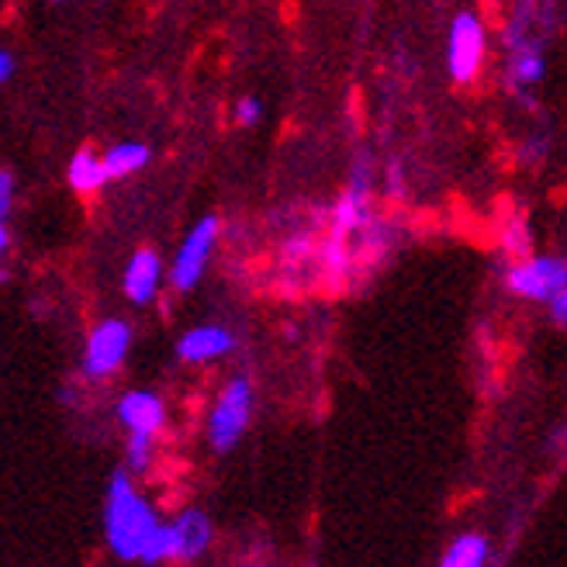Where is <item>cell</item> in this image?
<instances>
[{
    "label": "cell",
    "instance_id": "cell-1",
    "mask_svg": "<svg viewBox=\"0 0 567 567\" xmlns=\"http://www.w3.org/2000/svg\"><path fill=\"white\" fill-rule=\"evenodd\" d=\"M159 529L156 508L132 488L128 471H115L107 485V505H104V533L107 547L122 560H138L146 550L150 536Z\"/></svg>",
    "mask_w": 567,
    "mask_h": 567
},
{
    "label": "cell",
    "instance_id": "cell-2",
    "mask_svg": "<svg viewBox=\"0 0 567 567\" xmlns=\"http://www.w3.org/2000/svg\"><path fill=\"white\" fill-rule=\"evenodd\" d=\"M488 63V24L477 11H457L446 32V73L457 87H474Z\"/></svg>",
    "mask_w": 567,
    "mask_h": 567
},
{
    "label": "cell",
    "instance_id": "cell-3",
    "mask_svg": "<svg viewBox=\"0 0 567 567\" xmlns=\"http://www.w3.org/2000/svg\"><path fill=\"white\" fill-rule=\"evenodd\" d=\"M371 194H374V174H371V159L360 156L350 169V181L343 197L332 208V239L350 243V236H360L374 225L371 212Z\"/></svg>",
    "mask_w": 567,
    "mask_h": 567
},
{
    "label": "cell",
    "instance_id": "cell-4",
    "mask_svg": "<svg viewBox=\"0 0 567 567\" xmlns=\"http://www.w3.org/2000/svg\"><path fill=\"white\" fill-rule=\"evenodd\" d=\"M505 288L526 301H550L560 288H567V260L544 252V257H523L505 270Z\"/></svg>",
    "mask_w": 567,
    "mask_h": 567
},
{
    "label": "cell",
    "instance_id": "cell-5",
    "mask_svg": "<svg viewBox=\"0 0 567 567\" xmlns=\"http://www.w3.org/2000/svg\"><path fill=\"white\" fill-rule=\"evenodd\" d=\"M249 412H252V384L246 378H233L218 394L212 419H208V440L218 453L233 450L239 443V436L249 425Z\"/></svg>",
    "mask_w": 567,
    "mask_h": 567
},
{
    "label": "cell",
    "instance_id": "cell-6",
    "mask_svg": "<svg viewBox=\"0 0 567 567\" xmlns=\"http://www.w3.org/2000/svg\"><path fill=\"white\" fill-rule=\"evenodd\" d=\"M132 350V326L122 319H104L91 329L87 347H83V374L101 381L115 374Z\"/></svg>",
    "mask_w": 567,
    "mask_h": 567
},
{
    "label": "cell",
    "instance_id": "cell-7",
    "mask_svg": "<svg viewBox=\"0 0 567 567\" xmlns=\"http://www.w3.org/2000/svg\"><path fill=\"white\" fill-rule=\"evenodd\" d=\"M218 246V218L215 215H205L202 221L194 225V229L184 236L177 257H174V267H169V280H174L177 291H190L197 288V280L205 277L208 264H212V252Z\"/></svg>",
    "mask_w": 567,
    "mask_h": 567
},
{
    "label": "cell",
    "instance_id": "cell-8",
    "mask_svg": "<svg viewBox=\"0 0 567 567\" xmlns=\"http://www.w3.org/2000/svg\"><path fill=\"white\" fill-rule=\"evenodd\" d=\"M159 284H163V260L156 249H135L132 260L125 267L122 277V288L128 295L132 305H150L159 295Z\"/></svg>",
    "mask_w": 567,
    "mask_h": 567
},
{
    "label": "cell",
    "instance_id": "cell-9",
    "mask_svg": "<svg viewBox=\"0 0 567 567\" xmlns=\"http://www.w3.org/2000/svg\"><path fill=\"white\" fill-rule=\"evenodd\" d=\"M236 347V336L225 329V326H194L181 336L177 343V357L184 363H208V360H218L225 353H233Z\"/></svg>",
    "mask_w": 567,
    "mask_h": 567
},
{
    "label": "cell",
    "instance_id": "cell-10",
    "mask_svg": "<svg viewBox=\"0 0 567 567\" xmlns=\"http://www.w3.org/2000/svg\"><path fill=\"white\" fill-rule=\"evenodd\" d=\"M212 523L202 508H187V513L169 526V557L174 560H194L208 550Z\"/></svg>",
    "mask_w": 567,
    "mask_h": 567
},
{
    "label": "cell",
    "instance_id": "cell-11",
    "mask_svg": "<svg viewBox=\"0 0 567 567\" xmlns=\"http://www.w3.org/2000/svg\"><path fill=\"white\" fill-rule=\"evenodd\" d=\"M118 419L128 425V433H142V436H156L166 422L159 394L153 391H128L118 402Z\"/></svg>",
    "mask_w": 567,
    "mask_h": 567
},
{
    "label": "cell",
    "instance_id": "cell-12",
    "mask_svg": "<svg viewBox=\"0 0 567 567\" xmlns=\"http://www.w3.org/2000/svg\"><path fill=\"white\" fill-rule=\"evenodd\" d=\"M66 181L76 194H94L101 190L111 177H107V166H104V156L94 153V150H80L73 153L70 166H66Z\"/></svg>",
    "mask_w": 567,
    "mask_h": 567
},
{
    "label": "cell",
    "instance_id": "cell-13",
    "mask_svg": "<svg viewBox=\"0 0 567 567\" xmlns=\"http://www.w3.org/2000/svg\"><path fill=\"white\" fill-rule=\"evenodd\" d=\"M104 156V166H107V177L118 181V177H132L138 169H146L150 159H153V150L146 142H118V146H111Z\"/></svg>",
    "mask_w": 567,
    "mask_h": 567
},
{
    "label": "cell",
    "instance_id": "cell-14",
    "mask_svg": "<svg viewBox=\"0 0 567 567\" xmlns=\"http://www.w3.org/2000/svg\"><path fill=\"white\" fill-rule=\"evenodd\" d=\"M485 560H488V540H485V536L464 533L446 547L440 567H485Z\"/></svg>",
    "mask_w": 567,
    "mask_h": 567
},
{
    "label": "cell",
    "instance_id": "cell-15",
    "mask_svg": "<svg viewBox=\"0 0 567 567\" xmlns=\"http://www.w3.org/2000/svg\"><path fill=\"white\" fill-rule=\"evenodd\" d=\"M505 252L508 257H529V229H526V221L523 218H513L505 225Z\"/></svg>",
    "mask_w": 567,
    "mask_h": 567
},
{
    "label": "cell",
    "instance_id": "cell-16",
    "mask_svg": "<svg viewBox=\"0 0 567 567\" xmlns=\"http://www.w3.org/2000/svg\"><path fill=\"white\" fill-rule=\"evenodd\" d=\"M153 440L156 436H142V433L128 436V467L132 471H146L150 467V461H153Z\"/></svg>",
    "mask_w": 567,
    "mask_h": 567
},
{
    "label": "cell",
    "instance_id": "cell-17",
    "mask_svg": "<svg viewBox=\"0 0 567 567\" xmlns=\"http://www.w3.org/2000/svg\"><path fill=\"white\" fill-rule=\"evenodd\" d=\"M260 118H264V101L260 97H239L236 101V125H243V128H252V125H260Z\"/></svg>",
    "mask_w": 567,
    "mask_h": 567
},
{
    "label": "cell",
    "instance_id": "cell-18",
    "mask_svg": "<svg viewBox=\"0 0 567 567\" xmlns=\"http://www.w3.org/2000/svg\"><path fill=\"white\" fill-rule=\"evenodd\" d=\"M14 194H18V181L11 169H0V221H8L11 208H14Z\"/></svg>",
    "mask_w": 567,
    "mask_h": 567
},
{
    "label": "cell",
    "instance_id": "cell-19",
    "mask_svg": "<svg viewBox=\"0 0 567 567\" xmlns=\"http://www.w3.org/2000/svg\"><path fill=\"white\" fill-rule=\"evenodd\" d=\"M547 150H550V138L547 135H533V138H526V146L519 150V159L523 163H540L547 156Z\"/></svg>",
    "mask_w": 567,
    "mask_h": 567
},
{
    "label": "cell",
    "instance_id": "cell-20",
    "mask_svg": "<svg viewBox=\"0 0 567 567\" xmlns=\"http://www.w3.org/2000/svg\"><path fill=\"white\" fill-rule=\"evenodd\" d=\"M547 311L557 326H567V288H560L550 301H547Z\"/></svg>",
    "mask_w": 567,
    "mask_h": 567
},
{
    "label": "cell",
    "instance_id": "cell-21",
    "mask_svg": "<svg viewBox=\"0 0 567 567\" xmlns=\"http://www.w3.org/2000/svg\"><path fill=\"white\" fill-rule=\"evenodd\" d=\"M14 70H18V60H14V52L0 49V83H11Z\"/></svg>",
    "mask_w": 567,
    "mask_h": 567
},
{
    "label": "cell",
    "instance_id": "cell-22",
    "mask_svg": "<svg viewBox=\"0 0 567 567\" xmlns=\"http://www.w3.org/2000/svg\"><path fill=\"white\" fill-rule=\"evenodd\" d=\"M8 246H11V233H8V221H0V260L8 257Z\"/></svg>",
    "mask_w": 567,
    "mask_h": 567
},
{
    "label": "cell",
    "instance_id": "cell-23",
    "mask_svg": "<svg viewBox=\"0 0 567 567\" xmlns=\"http://www.w3.org/2000/svg\"><path fill=\"white\" fill-rule=\"evenodd\" d=\"M55 4H60V0H55Z\"/></svg>",
    "mask_w": 567,
    "mask_h": 567
}]
</instances>
